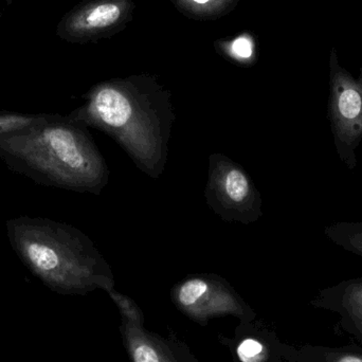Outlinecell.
<instances>
[{
    "label": "cell",
    "mask_w": 362,
    "mask_h": 362,
    "mask_svg": "<svg viewBox=\"0 0 362 362\" xmlns=\"http://www.w3.org/2000/svg\"><path fill=\"white\" fill-rule=\"evenodd\" d=\"M88 129L70 117L46 114L27 131L0 136V158L40 185L99 195L110 171Z\"/></svg>",
    "instance_id": "6da1fadb"
},
{
    "label": "cell",
    "mask_w": 362,
    "mask_h": 362,
    "mask_svg": "<svg viewBox=\"0 0 362 362\" xmlns=\"http://www.w3.org/2000/svg\"><path fill=\"white\" fill-rule=\"evenodd\" d=\"M86 103L68 117L107 134L138 169L158 180L168 163L175 122L169 97L137 85L104 84L85 95Z\"/></svg>",
    "instance_id": "7a4b0ae2"
},
{
    "label": "cell",
    "mask_w": 362,
    "mask_h": 362,
    "mask_svg": "<svg viewBox=\"0 0 362 362\" xmlns=\"http://www.w3.org/2000/svg\"><path fill=\"white\" fill-rule=\"evenodd\" d=\"M13 250L45 286L61 295L110 288V266L93 240L74 226L42 217L6 221Z\"/></svg>",
    "instance_id": "3957f363"
},
{
    "label": "cell",
    "mask_w": 362,
    "mask_h": 362,
    "mask_svg": "<svg viewBox=\"0 0 362 362\" xmlns=\"http://www.w3.org/2000/svg\"><path fill=\"white\" fill-rule=\"evenodd\" d=\"M206 200L223 221L249 225L263 215L262 196L246 170L223 154L209 157Z\"/></svg>",
    "instance_id": "277c9868"
},
{
    "label": "cell",
    "mask_w": 362,
    "mask_h": 362,
    "mask_svg": "<svg viewBox=\"0 0 362 362\" xmlns=\"http://www.w3.org/2000/svg\"><path fill=\"white\" fill-rule=\"evenodd\" d=\"M327 116L338 157L353 171L357 167L356 151L362 141V74L355 78L342 68L335 51L329 61Z\"/></svg>",
    "instance_id": "5b68a950"
},
{
    "label": "cell",
    "mask_w": 362,
    "mask_h": 362,
    "mask_svg": "<svg viewBox=\"0 0 362 362\" xmlns=\"http://www.w3.org/2000/svg\"><path fill=\"white\" fill-rule=\"evenodd\" d=\"M325 235L344 250L362 257V221H339L325 229Z\"/></svg>",
    "instance_id": "8992f818"
},
{
    "label": "cell",
    "mask_w": 362,
    "mask_h": 362,
    "mask_svg": "<svg viewBox=\"0 0 362 362\" xmlns=\"http://www.w3.org/2000/svg\"><path fill=\"white\" fill-rule=\"evenodd\" d=\"M336 295L349 316L362 331V279L349 281L337 287Z\"/></svg>",
    "instance_id": "52a82bcc"
},
{
    "label": "cell",
    "mask_w": 362,
    "mask_h": 362,
    "mask_svg": "<svg viewBox=\"0 0 362 362\" xmlns=\"http://www.w3.org/2000/svg\"><path fill=\"white\" fill-rule=\"evenodd\" d=\"M46 114H21L0 110V136L12 135L35 127Z\"/></svg>",
    "instance_id": "ba28073f"
},
{
    "label": "cell",
    "mask_w": 362,
    "mask_h": 362,
    "mask_svg": "<svg viewBox=\"0 0 362 362\" xmlns=\"http://www.w3.org/2000/svg\"><path fill=\"white\" fill-rule=\"evenodd\" d=\"M264 346L255 339H246L238 346V358L242 362H261Z\"/></svg>",
    "instance_id": "9c48e42d"
},
{
    "label": "cell",
    "mask_w": 362,
    "mask_h": 362,
    "mask_svg": "<svg viewBox=\"0 0 362 362\" xmlns=\"http://www.w3.org/2000/svg\"><path fill=\"white\" fill-rule=\"evenodd\" d=\"M135 362H159L158 355L154 349L146 344H139L134 349Z\"/></svg>",
    "instance_id": "30bf717a"
},
{
    "label": "cell",
    "mask_w": 362,
    "mask_h": 362,
    "mask_svg": "<svg viewBox=\"0 0 362 362\" xmlns=\"http://www.w3.org/2000/svg\"><path fill=\"white\" fill-rule=\"evenodd\" d=\"M233 49L242 57H250L251 53H252L250 42L247 40H244V38L236 40L234 42Z\"/></svg>",
    "instance_id": "8fae6325"
},
{
    "label": "cell",
    "mask_w": 362,
    "mask_h": 362,
    "mask_svg": "<svg viewBox=\"0 0 362 362\" xmlns=\"http://www.w3.org/2000/svg\"><path fill=\"white\" fill-rule=\"evenodd\" d=\"M332 362H362V356L354 354H341L333 357Z\"/></svg>",
    "instance_id": "7c38bea8"
},
{
    "label": "cell",
    "mask_w": 362,
    "mask_h": 362,
    "mask_svg": "<svg viewBox=\"0 0 362 362\" xmlns=\"http://www.w3.org/2000/svg\"><path fill=\"white\" fill-rule=\"evenodd\" d=\"M195 1L200 2V4H204V2H206L208 0H195Z\"/></svg>",
    "instance_id": "4fadbf2b"
},
{
    "label": "cell",
    "mask_w": 362,
    "mask_h": 362,
    "mask_svg": "<svg viewBox=\"0 0 362 362\" xmlns=\"http://www.w3.org/2000/svg\"><path fill=\"white\" fill-rule=\"evenodd\" d=\"M2 13H0V19H1Z\"/></svg>",
    "instance_id": "5bb4252c"
}]
</instances>
